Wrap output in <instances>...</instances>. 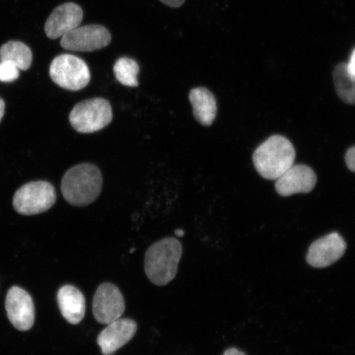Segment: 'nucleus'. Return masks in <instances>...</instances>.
I'll list each match as a JSON object with an SVG mask.
<instances>
[{
    "instance_id": "1",
    "label": "nucleus",
    "mask_w": 355,
    "mask_h": 355,
    "mask_svg": "<svg viewBox=\"0 0 355 355\" xmlns=\"http://www.w3.org/2000/svg\"><path fill=\"white\" fill-rule=\"evenodd\" d=\"M102 183L98 168L92 164H80L66 172L62 180V193L71 205L85 207L99 197Z\"/></svg>"
},
{
    "instance_id": "24",
    "label": "nucleus",
    "mask_w": 355,
    "mask_h": 355,
    "mask_svg": "<svg viewBox=\"0 0 355 355\" xmlns=\"http://www.w3.org/2000/svg\"><path fill=\"white\" fill-rule=\"evenodd\" d=\"M4 112H6V103L2 98H0V122L2 121Z\"/></svg>"
},
{
    "instance_id": "14",
    "label": "nucleus",
    "mask_w": 355,
    "mask_h": 355,
    "mask_svg": "<svg viewBox=\"0 0 355 355\" xmlns=\"http://www.w3.org/2000/svg\"><path fill=\"white\" fill-rule=\"evenodd\" d=\"M58 304L66 321L76 325L81 322L86 312V300L78 288L67 285L60 288Z\"/></svg>"
},
{
    "instance_id": "9",
    "label": "nucleus",
    "mask_w": 355,
    "mask_h": 355,
    "mask_svg": "<svg viewBox=\"0 0 355 355\" xmlns=\"http://www.w3.org/2000/svg\"><path fill=\"white\" fill-rule=\"evenodd\" d=\"M6 308L8 320L16 329L26 331L33 327L35 307L28 292L17 286L10 288L6 296Z\"/></svg>"
},
{
    "instance_id": "6",
    "label": "nucleus",
    "mask_w": 355,
    "mask_h": 355,
    "mask_svg": "<svg viewBox=\"0 0 355 355\" xmlns=\"http://www.w3.org/2000/svg\"><path fill=\"white\" fill-rule=\"evenodd\" d=\"M52 81L69 91H79L90 83L91 73L87 64L73 55H61L53 60L50 67Z\"/></svg>"
},
{
    "instance_id": "18",
    "label": "nucleus",
    "mask_w": 355,
    "mask_h": 355,
    "mask_svg": "<svg viewBox=\"0 0 355 355\" xmlns=\"http://www.w3.org/2000/svg\"><path fill=\"white\" fill-rule=\"evenodd\" d=\"M114 73L122 85L131 87L139 86L137 75L139 73V65L136 60L128 57L119 58L114 65Z\"/></svg>"
},
{
    "instance_id": "16",
    "label": "nucleus",
    "mask_w": 355,
    "mask_h": 355,
    "mask_svg": "<svg viewBox=\"0 0 355 355\" xmlns=\"http://www.w3.org/2000/svg\"><path fill=\"white\" fill-rule=\"evenodd\" d=\"M0 61H10L19 70H28L33 63V52L24 43L8 42L0 47Z\"/></svg>"
},
{
    "instance_id": "12",
    "label": "nucleus",
    "mask_w": 355,
    "mask_h": 355,
    "mask_svg": "<svg viewBox=\"0 0 355 355\" xmlns=\"http://www.w3.org/2000/svg\"><path fill=\"white\" fill-rule=\"evenodd\" d=\"M317 181V175L313 168L304 165H293L278 178L276 190L283 197L308 193L314 189Z\"/></svg>"
},
{
    "instance_id": "20",
    "label": "nucleus",
    "mask_w": 355,
    "mask_h": 355,
    "mask_svg": "<svg viewBox=\"0 0 355 355\" xmlns=\"http://www.w3.org/2000/svg\"><path fill=\"white\" fill-rule=\"evenodd\" d=\"M345 162L349 170L355 172V146L348 150L345 155Z\"/></svg>"
},
{
    "instance_id": "25",
    "label": "nucleus",
    "mask_w": 355,
    "mask_h": 355,
    "mask_svg": "<svg viewBox=\"0 0 355 355\" xmlns=\"http://www.w3.org/2000/svg\"><path fill=\"white\" fill-rule=\"evenodd\" d=\"M175 234L177 236L182 237L184 235V232L183 230H175Z\"/></svg>"
},
{
    "instance_id": "8",
    "label": "nucleus",
    "mask_w": 355,
    "mask_h": 355,
    "mask_svg": "<svg viewBox=\"0 0 355 355\" xmlns=\"http://www.w3.org/2000/svg\"><path fill=\"white\" fill-rule=\"evenodd\" d=\"M92 309L96 320L108 325L121 318L125 311V301L117 286L104 283L97 288Z\"/></svg>"
},
{
    "instance_id": "4",
    "label": "nucleus",
    "mask_w": 355,
    "mask_h": 355,
    "mask_svg": "<svg viewBox=\"0 0 355 355\" xmlns=\"http://www.w3.org/2000/svg\"><path fill=\"white\" fill-rule=\"evenodd\" d=\"M112 108L104 98L83 101L74 106L69 115L71 125L78 132L92 133L103 130L112 121Z\"/></svg>"
},
{
    "instance_id": "7",
    "label": "nucleus",
    "mask_w": 355,
    "mask_h": 355,
    "mask_svg": "<svg viewBox=\"0 0 355 355\" xmlns=\"http://www.w3.org/2000/svg\"><path fill=\"white\" fill-rule=\"evenodd\" d=\"M111 42V34L104 26L92 24L70 31L62 37L60 44L64 50L92 52L101 50Z\"/></svg>"
},
{
    "instance_id": "19",
    "label": "nucleus",
    "mask_w": 355,
    "mask_h": 355,
    "mask_svg": "<svg viewBox=\"0 0 355 355\" xmlns=\"http://www.w3.org/2000/svg\"><path fill=\"white\" fill-rule=\"evenodd\" d=\"M19 78V69L10 61H0V82L12 83Z\"/></svg>"
},
{
    "instance_id": "23",
    "label": "nucleus",
    "mask_w": 355,
    "mask_h": 355,
    "mask_svg": "<svg viewBox=\"0 0 355 355\" xmlns=\"http://www.w3.org/2000/svg\"><path fill=\"white\" fill-rule=\"evenodd\" d=\"M223 355H246L243 352H241V350H239L238 349L235 348H230L228 349H226Z\"/></svg>"
},
{
    "instance_id": "2",
    "label": "nucleus",
    "mask_w": 355,
    "mask_h": 355,
    "mask_svg": "<svg viewBox=\"0 0 355 355\" xmlns=\"http://www.w3.org/2000/svg\"><path fill=\"white\" fill-rule=\"evenodd\" d=\"M183 254L180 241L166 238L153 244L146 252L145 272L150 282L158 286H166L175 279Z\"/></svg>"
},
{
    "instance_id": "3",
    "label": "nucleus",
    "mask_w": 355,
    "mask_h": 355,
    "mask_svg": "<svg viewBox=\"0 0 355 355\" xmlns=\"http://www.w3.org/2000/svg\"><path fill=\"white\" fill-rule=\"evenodd\" d=\"M295 150L286 137L275 135L257 148L252 157L255 168L266 180H277L295 163Z\"/></svg>"
},
{
    "instance_id": "22",
    "label": "nucleus",
    "mask_w": 355,
    "mask_h": 355,
    "mask_svg": "<svg viewBox=\"0 0 355 355\" xmlns=\"http://www.w3.org/2000/svg\"><path fill=\"white\" fill-rule=\"evenodd\" d=\"M165 6L171 8H180L185 3V0H159Z\"/></svg>"
},
{
    "instance_id": "11",
    "label": "nucleus",
    "mask_w": 355,
    "mask_h": 355,
    "mask_svg": "<svg viewBox=\"0 0 355 355\" xmlns=\"http://www.w3.org/2000/svg\"><path fill=\"white\" fill-rule=\"evenodd\" d=\"M83 8L75 3H65L58 6L48 17L44 32L48 38L56 40L63 37L81 24Z\"/></svg>"
},
{
    "instance_id": "21",
    "label": "nucleus",
    "mask_w": 355,
    "mask_h": 355,
    "mask_svg": "<svg viewBox=\"0 0 355 355\" xmlns=\"http://www.w3.org/2000/svg\"><path fill=\"white\" fill-rule=\"evenodd\" d=\"M347 68L349 73L352 75V77L355 81V48L354 49L352 55H350Z\"/></svg>"
},
{
    "instance_id": "15",
    "label": "nucleus",
    "mask_w": 355,
    "mask_h": 355,
    "mask_svg": "<svg viewBox=\"0 0 355 355\" xmlns=\"http://www.w3.org/2000/svg\"><path fill=\"white\" fill-rule=\"evenodd\" d=\"M189 101L196 121L204 126L211 125L217 112L216 101L212 93L207 88H194L189 93Z\"/></svg>"
},
{
    "instance_id": "17",
    "label": "nucleus",
    "mask_w": 355,
    "mask_h": 355,
    "mask_svg": "<svg viewBox=\"0 0 355 355\" xmlns=\"http://www.w3.org/2000/svg\"><path fill=\"white\" fill-rule=\"evenodd\" d=\"M337 95L345 103L355 105V81L349 73L347 64H337L333 72Z\"/></svg>"
},
{
    "instance_id": "10",
    "label": "nucleus",
    "mask_w": 355,
    "mask_h": 355,
    "mask_svg": "<svg viewBox=\"0 0 355 355\" xmlns=\"http://www.w3.org/2000/svg\"><path fill=\"white\" fill-rule=\"evenodd\" d=\"M345 250L344 239L338 233H331L311 244L307 261L313 268H327L338 261Z\"/></svg>"
},
{
    "instance_id": "5",
    "label": "nucleus",
    "mask_w": 355,
    "mask_h": 355,
    "mask_svg": "<svg viewBox=\"0 0 355 355\" xmlns=\"http://www.w3.org/2000/svg\"><path fill=\"white\" fill-rule=\"evenodd\" d=\"M55 201L54 186L46 181H35L22 186L17 191L12 205L19 214L33 216L51 209Z\"/></svg>"
},
{
    "instance_id": "13",
    "label": "nucleus",
    "mask_w": 355,
    "mask_h": 355,
    "mask_svg": "<svg viewBox=\"0 0 355 355\" xmlns=\"http://www.w3.org/2000/svg\"><path fill=\"white\" fill-rule=\"evenodd\" d=\"M137 323L128 318H119L110 324L97 337V344L103 355H112L133 338Z\"/></svg>"
}]
</instances>
